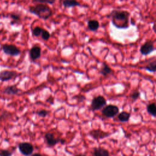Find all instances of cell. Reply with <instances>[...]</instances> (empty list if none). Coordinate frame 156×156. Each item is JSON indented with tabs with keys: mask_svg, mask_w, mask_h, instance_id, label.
<instances>
[{
	"mask_svg": "<svg viewBox=\"0 0 156 156\" xmlns=\"http://www.w3.org/2000/svg\"><path fill=\"white\" fill-rule=\"evenodd\" d=\"M44 139L48 147H53L58 143H61L63 144L65 143V140L62 138H55L54 135L52 133H46L44 135Z\"/></svg>",
	"mask_w": 156,
	"mask_h": 156,
	"instance_id": "8",
	"label": "cell"
},
{
	"mask_svg": "<svg viewBox=\"0 0 156 156\" xmlns=\"http://www.w3.org/2000/svg\"><path fill=\"white\" fill-rule=\"evenodd\" d=\"M9 17L12 20L11 24L13 25L21 21V16L20 13L16 12H12L9 14Z\"/></svg>",
	"mask_w": 156,
	"mask_h": 156,
	"instance_id": "16",
	"label": "cell"
},
{
	"mask_svg": "<svg viewBox=\"0 0 156 156\" xmlns=\"http://www.w3.org/2000/svg\"><path fill=\"white\" fill-rule=\"evenodd\" d=\"M113 72V70L112 69V68L107 64L105 63H103L102 67L100 71V73L104 76H107L110 74H112Z\"/></svg>",
	"mask_w": 156,
	"mask_h": 156,
	"instance_id": "17",
	"label": "cell"
},
{
	"mask_svg": "<svg viewBox=\"0 0 156 156\" xmlns=\"http://www.w3.org/2000/svg\"><path fill=\"white\" fill-rule=\"evenodd\" d=\"M33 3L36 4H54L55 0H32Z\"/></svg>",
	"mask_w": 156,
	"mask_h": 156,
	"instance_id": "22",
	"label": "cell"
},
{
	"mask_svg": "<svg viewBox=\"0 0 156 156\" xmlns=\"http://www.w3.org/2000/svg\"><path fill=\"white\" fill-rule=\"evenodd\" d=\"M30 156H43L42 155H41L39 153H35L34 154H32Z\"/></svg>",
	"mask_w": 156,
	"mask_h": 156,
	"instance_id": "27",
	"label": "cell"
},
{
	"mask_svg": "<svg viewBox=\"0 0 156 156\" xmlns=\"http://www.w3.org/2000/svg\"><path fill=\"white\" fill-rule=\"evenodd\" d=\"M107 104L106 99L102 96H98L94 97L91 102V108L92 110H98L104 108Z\"/></svg>",
	"mask_w": 156,
	"mask_h": 156,
	"instance_id": "5",
	"label": "cell"
},
{
	"mask_svg": "<svg viewBox=\"0 0 156 156\" xmlns=\"http://www.w3.org/2000/svg\"><path fill=\"white\" fill-rule=\"evenodd\" d=\"M140 96V93L138 91H134L130 95V98L132 99V101L134 102L137 99H138V98Z\"/></svg>",
	"mask_w": 156,
	"mask_h": 156,
	"instance_id": "25",
	"label": "cell"
},
{
	"mask_svg": "<svg viewBox=\"0 0 156 156\" xmlns=\"http://www.w3.org/2000/svg\"><path fill=\"white\" fill-rule=\"evenodd\" d=\"M89 135L95 140L102 139L108 136L110 133L107 132H104L100 129H94L89 132Z\"/></svg>",
	"mask_w": 156,
	"mask_h": 156,
	"instance_id": "11",
	"label": "cell"
},
{
	"mask_svg": "<svg viewBox=\"0 0 156 156\" xmlns=\"http://www.w3.org/2000/svg\"><path fill=\"white\" fill-rule=\"evenodd\" d=\"M93 156H110V154L107 149L102 147H98L94 149Z\"/></svg>",
	"mask_w": 156,
	"mask_h": 156,
	"instance_id": "14",
	"label": "cell"
},
{
	"mask_svg": "<svg viewBox=\"0 0 156 156\" xmlns=\"http://www.w3.org/2000/svg\"><path fill=\"white\" fill-rule=\"evenodd\" d=\"M43 28L40 27V26H35L34 28L32 29V34L34 37H38L41 36L42 31Z\"/></svg>",
	"mask_w": 156,
	"mask_h": 156,
	"instance_id": "21",
	"label": "cell"
},
{
	"mask_svg": "<svg viewBox=\"0 0 156 156\" xmlns=\"http://www.w3.org/2000/svg\"><path fill=\"white\" fill-rule=\"evenodd\" d=\"M28 10L30 13L44 20L49 19L53 13L51 7L44 4H37L35 5L30 6Z\"/></svg>",
	"mask_w": 156,
	"mask_h": 156,
	"instance_id": "2",
	"label": "cell"
},
{
	"mask_svg": "<svg viewBox=\"0 0 156 156\" xmlns=\"http://www.w3.org/2000/svg\"><path fill=\"white\" fill-rule=\"evenodd\" d=\"M49 111H48L46 110H44V109L40 110L36 112V114L38 116L41 117V118H45L46 116H47L49 115Z\"/></svg>",
	"mask_w": 156,
	"mask_h": 156,
	"instance_id": "24",
	"label": "cell"
},
{
	"mask_svg": "<svg viewBox=\"0 0 156 156\" xmlns=\"http://www.w3.org/2000/svg\"><path fill=\"white\" fill-rule=\"evenodd\" d=\"M130 117V114L129 113L124 112V111L119 113L118 115V119L121 122H127L129 120Z\"/></svg>",
	"mask_w": 156,
	"mask_h": 156,
	"instance_id": "18",
	"label": "cell"
},
{
	"mask_svg": "<svg viewBox=\"0 0 156 156\" xmlns=\"http://www.w3.org/2000/svg\"><path fill=\"white\" fill-rule=\"evenodd\" d=\"M62 4L65 8L81 6L80 2L77 0H63Z\"/></svg>",
	"mask_w": 156,
	"mask_h": 156,
	"instance_id": "13",
	"label": "cell"
},
{
	"mask_svg": "<svg viewBox=\"0 0 156 156\" xmlns=\"http://www.w3.org/2000/svg\"><path fill=\"white\" fill-rule=\"evenodd\" d=\"M21 91V90L17 87L15 85H11L6 87L4 90L3 93L7 95H16Z\"/></svg>",
	"mask_w": 156,
	"mask_h": 156,
	"instance_id": "12",
	"label": "cell"
},
{
	"mask_svg": "<svg viewBox=\"0 0 156 156\" xmlns=\"http://www.w3.org/2000/svg\"><path fill=\"white\" fill-rule=\"evenodd\" d=\"M74 156H86L85 155H83V154H77V155H75Z\"/></svg>",
	"mask_w": 156,
	"mask_h": 156,
	"instance_id": "29",
	"label": "cell"
},
{
	"mask_svg": "<svg viewBox=\"0 0 156 156\" xmlns=\"http://www.w3.org/2000/svg\"><path fill=\"white\" fill-rule=\"evenodd\" d=\"M0 156H12V152L7 149H2L0 151Z\"/></svg>",
	"mask_w": 156,
	"mask_h": 156,
	"instance_id": "26",
	"label": "cell"
},
{
	"mask_svg": "<svg viewBox=\"0 0 156 156\" xmlns=\"http://www.w3.org/2000/svg\"><path fill=\"white\" fill-rule=\"evenodd\" d=\"M154 49L155 48L154 45V41H147L143 45H141L140 49V51L142 55H146L151 53Z\"/></svg>",
	"mask_w": 156,
	"mask_h": 156,
	"instance_id": "9",
	"label": "cell"
},
{
	"mask_svg": "<svg viewBox=\"0 0 156 156\" xmlns=\"http://www.w3.org/2000/svg\"><path fill=\"white\" fill-rule=\"evenodd\" d=\"M130 13L125 10H113L108 16L112 18V24L116 28L126 29L129 27Z\"/></svg>",
	"mask_w": 156,
	"mask_h": 156,
	"instance_id": "1",
	"label": "cell"
},
{
	"mask_svg": "<svg viewBox=\"0 0 156 156\" xmlns=\"http://www.w3.org/2000/svg\"><path fill=\"white\" fill-rule=\"evenodd\" d=\"M131 24H132V25H135V21H133V18L131 19Z\"/></svg>",
	"mask_w": 156,
	"mask_h": 156,
	"instance_id": "28",
	"label": "cell"
},
{
	"mask_svg": "<svg viewBox=\"0 0 156 156\" xmlns=\"http://www.w3.org/2000/svg\"><path fill=\"white\" fill-rule=\"evenodd\" d=\"M29 57L32 61H35L41 57V49L39 45H34L29 50Z\"/></svg>",
	"mask_w": 156,
	"mask_h": 156,
	"instance_id": "10",
	"label": "cell"
},
{
	"mask_svg": "<svg viewBox=\"0 0 156 156\" xmlns=\"http://www.w3.org/2000/svg\"><path fill=\"white\" fill-rule=\"evenodd\" d=\"M87 26L90 30L95 32L99 27V23L96 20H90L87 23Z\"/></svg>",
	"mask_w": 156,
	"mask_h": 156,
	"instance_id": "15",
	"label": "cell"
},
{
	"mask_svg": "<svg viewBox=\"0 0 156 156\" xmlns=\"http://www.w3.org/2000/svg\"><path fill=\"white\" fill-rule=\"evenodd\" d=\"M119 113V108L115 105H105L102 110V113L107 118H113Z\"/></svg>",
	"mask_w": 156,
	"mask_h": 156,
	"instance_id": "7",
	"label": "cell"
},
{
	"mask_svg": "<svg viewBox=\"0 0 156 156\" xmlns=\"http://www.w3.org/2000/svg\"><path fill=\"white\" fill-rule=\"evenodd\" d=\"M147 111L148 113L153 116H156V105L154 103L149 104L147 106Z\"/></svg>",
	"mask_w": 156,
	"mask_h": 156,
	"instance_id": "19",
	"label": "cell"
},
{
	"mask_svg": "<svg viewBox=\"0 0 156 156\" xmlns=\"http://www.w3.org/2000/svg\"><path fill=\"white\" fill-rule=\"evenodd\" d=\"M1 48L4 54L10 56H17L21 52L19 48L12 44H4Z\"/></svg>",
	"mask_w": 156,
	"mask_h": 156,
	"instance_id": "3",
	"label": "cell"
},
{
	"mask_svg": "<svg viewBox=\"0 0 156 156\" xmlns=\"http://www.w3.org/2000/svg\"><path fill=\"white\" fill-rule=\"evenodd\" d=\"M41 37L43 40L48 41L51 37V34L47 30L43 29V31H42V33H41Z\"/></svg>",
	"mask_w": 156,
	"mask_h": 156,
	"instance_id": "23",
	"label": "cell"
},
{
	"mask_svg": "<svg viewBox=\"0 0 156 156\" xmlns=\"http://www.w3.org/2000/svg\"><path fill=\"white\" fill-rule=\"evenodd\" d=\"M144 68L150 72H156V60H154L150 63H149Z\"/></svg>",
	"mask_w": 156,
	"mask_h": 156,
	"instance_id": "20",
	"label": "cell"
},
{
	"mask_svg": "<svg viewBox=\"0 0 156 156\" xmlns=\"http://www.w3.org/2000/svg\"><path fill=\"white\" fill-rule=\"evenodd\" d=\"M20 73L15 70L3 69L0 71V81L7 82L10 80H13L18 77Z\"/></svg>",
	"mask_w": 156,
	"mask_h": 156,
	"instance_id": "4",
	"label": "cell"
},
{
	"mask_svg": "<svg viewBox=\"0 0 156 156\" xmlns=\"http://www.w3.org/2000/svg\"><path fill=\"white\" fill-rule=\"evenodd\" d=\"M18 147L20 153L24 156H30L34 150L33 145L28 142L20 143Z\"/></svg>",
	"mask_w": 156,
	"mask_h": 156,
	"instance_id": "6",
	"label": "cell"
}]
</instances>
